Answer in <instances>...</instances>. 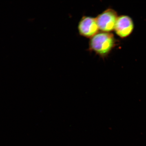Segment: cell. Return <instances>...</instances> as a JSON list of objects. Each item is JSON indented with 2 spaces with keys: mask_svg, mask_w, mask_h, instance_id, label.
I'll return each instance as SVG.
<instances>
[{
  "mask_svg": "<svg viewBox=\"0 0 146 146\" xmlns=\"http://www.w3.org/2000/svg\"><path fill=\"white\" fill-rule=\"evenodd\" d=\"M118 17L115 11L111 8L107 9L96 18L99 30L104 32H112L114 30Z\"/></svg>",
  "mask_w": 146,
  "mask_h": 146,
  "instance_id": "cell-2",
  "label": "cell"
},
{
  "mask_svg": "<svg viewBox=\"0 0 146 146\" xmlns=\"http://www.w3.org/2000/svg\"><path fill=\"white\" fill-rule=\"evenodd\" d=\"M78 32L81 36L91 38L99 32L96 18L84 16L78 23Z\"/></svg>",
  "mask_w": 146,
  "mask_h": 146,
  "instance_id": "cell-3",
  "label": "cell"
},
{
  "mask_svg": "<svg viewBox=\"0 0 146 146\" xmlns=\"http://www.w3.org/2000/svg\"><path fill=\"white\" fill-rule=\"evenodd\" d=\"M134 27L132 18L128 16L123 15L118 17L114 31L119 37L125 38L132 33Z\"/></svg>",
  "mask_w": 146,
  "mask_h": 146,
  "instance_id": "cell-4",
  "label": "cell"
},
{
  "mask_svg": "<svg viewBox=\"0 0 146 146\" xmlns=\"http://www.w3.org/2000/svg\"><path fill=\"white\" fill-rule=\"evenodd\" d=\"M116 40L110 33L98 32L90 39L89 49L103 58L107 57L116 46Z\"/></svg>",
  "mask_w": 146,
  "mask_h": 146,
  "instance_id": "cell-1",
  "label": "cell"
}]
</instances>
